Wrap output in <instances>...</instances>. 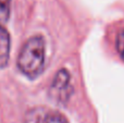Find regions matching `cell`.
<instances>
[{"label": "cell", "mask_w": 124, "mask_h": 123, "mask_svg": "<svg viewBox=\"0 0 124 123\" xmlns=\"http://www.w3.org/2000/svg\"><path fill=\"white\" fill-rule=\"evenodd\" d=\"M46 59V45L43 36L36 35L28 38L21 48L17 57L20 71L31 80L37 78L44 71Z\"/></svg>", "instance_id": "6da1fadb"}, {"label": "cell", "mask_w": 124, "mask_h": 123, "mask_svg": "<svg viewBox=\"0 0 124 123\" xmlns=\"http://www.w3.org/2000/svg\"><path fill=\"white\" fill-rule=\"evenodd\" d=\"M72 87H71V76L66 70H59L54 78L50 93L54 98L58 101H65L71 95Z\"/></svg>", "instance_id": "7a4b0ae2"}, {"label": "cell", "mask_w": 124, "mask_h": 123, "mask_svg": "<svg viewBox=\"0 0 124 123\" xmlns=\"http://www.w3.org/2000/svg\"><path fill=\"white\" fill-rule=\"evenodd\" d=\"M10 35L3 26H0V70L4 69L8 65L10 58Z\"/></svg>", "instance_id": "3957f363"}, {"label": "cell", "mask_w": 124, "mask_h": 123, "mask_svg": "<svg viewBox=\"0 0 124 123\" xmlns=\"http://www.w3.org/2000/svg\"><path fill=\"white\" fill-rule=\"evenodd\" d=\"M41 123H69V121L62 113L58 111L45 109Z\"/></svg>", "instance_id": "277c9868"}, {"label": "cell", "mask_w": 124, "mask_h": 123, "mask_svg": "<svg viewBox=\"0 0 124 123\" xmlns=\"http://www.w3.org/2000/svg\"><path fill=\"white\" fill-rule=\"evenodd\" d=\"M116 50H118L121 59L124 61V28L119 32L118 36H116Z\"/></svg>", "instance_id": "5b68a950"}, {"label": "cell", "mask_w": 124, "mask_h": 123, "mask_svg": "<svg viewBox=\"0 0 124 123\" xmlns=\"http://www.w3.org/2000/svg\"><path fill=\"white\" fill-rule=\"evenodd\" d=\"M10 16V6H0V26H3Z\"/></svg>", "instance_id": "8992f818"}, {"label": "cell", "mask_w": 124, "mask_h": 123, "mask_svg": "<svg viewBox=\"0 0 124 123\" xmlns=\"http://www.w3.org/2000/svg\"><path fill=\"white\" fill-rule=\"evenodd\" d=\"M0 6H10V0H0Z\"/></svg>", "instance_id": "52a82bcc"}]
</instances>
